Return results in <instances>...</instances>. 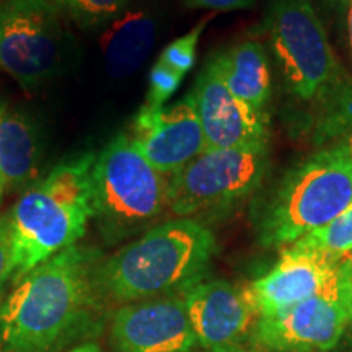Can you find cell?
Listing matches in <instances>:
<instances>
[{"label":"cell","instance_id":"1","mask_svg":"<svg viewBox=\"0 0 352 352\" xmlns=\"http://www.w3.org/2000/svg\"><path fill=\"white\" fill-rule=\"evenodd\" d=\"M98 253L72 245L39 264L0 303V352H47L87 318Z\"/></svg>","mask_w":352,"mask_h":352},{"label":"cell","instance_id":"2","mask_svg":"<svg viewBox=\"0 0 352 352\" xmlns=\"http://www.w3.org/2000/svg\"><path fill=\"white\" fill-rule=\"evenodd\" d=\"M215 252L214 233L199 220H166L100 264L98 289L121 303L182 296L204 279Z\"/></svg>","mask_w":352,"mask_h":352},{"label":"cell","instance_id":"3","mask_svg":"<svg viewBox=\"0 0 352 352\" xmlns=\"http://www.w3.org/2000/svg\"><path fill=\"white\" fill-rule=\"evenodd\" d=\"M96 155L88 152L54 166L28 188L8 212L13 283L39 264L77 245L94 217L91 171Z\"/></svg>","mask_w":352,"mask_h":352},{"label":"cell","instance_id":"4","mask_svg":"<svg viewBox=\"0 0 352 352\" xmlns=\"http://www.w3.org/2000/svg\"><path fill=\"white\" fill-rule=\"evenodd\" d=\"M264 32L285 91L297 103L323 114L352 87L310 0H271Z\"/></svg>","mask_w":352,"mask_h":352},{"label":"cell","instance_id":"5","mask_svg":"<svg viewBox=\"0 0 352 352\" xmlns=\"http://www.w3.org/2000/svg\"><path fill=\"white\" fill-rule=\"evenodd\" d=\"M352 206V164L341 145L308 155L283 176L259 215L266 246L292 245Z\"/></svg>","mask_w":352,"mask_h":352},{"label":"cell","instance_id":"6","mask_svg":"<svg viewBox=\"0 0 352 352\" xmlns=\"http://www.w3.org/2000/svg\"><path fill=\"white\" fill-rule=\"evenodd\" d=\"M168 189L170 176L153 168L129 135H116L91 171V206L101 235L114 243L151 226L168 209Z\"/></svg>","mask_w":352,"mask_h":352},{"label":"cell","instance_id":"7","mask_svg":"<svg viewBox=\"0 0 352 352\" xmlns=\"http://www.w3.org/2000/svg\"><path fill=\"white\" fill-rule=\"evenodd\" d=\"M267 168V142L202 152L170 176L168 210L179 219L222 212L252 196Z\"/></svg>","mask_w":352,"mask_h":352},{"label":"cell","instance_id":"8","mask_svg":"<svg viewBox=\"0 0 352 352\" xmlns=\"http://www.w3.org/2000/svg\"><path fill=\"white\" fill-rule=\"evenodd\" d=\"M59 12L50 0L0 2V67L21 87L50 78L63 60Z\"/></svg>","mask_w":352,"mask_h":352},{"label":"cell","instance_id":"9","mask_svg":"<svg viewBox=\"0 0 352 352\" xmlns=\"http://www.w3.org/2000/svg\"><path fill=\"white\" fill-rule=\"evenodd\" d=\"M351 284L352 271L307 300L259 316L253 341L270 352L331 351L351 324Z\"/></svg>","mask_w":352,"mask_h":352},{"label":"cell","instance_id":"10","mask_svg":"<svg viewBox=\"0 0 352 352\" xmlns=\"http://www.w3.org/2000/svg\"><path fill=\"white\" fill-rule=\"evenodd\" d=\"M197 342L209 352H248L259 314L248 287L202 279L182 294Z\"/></svg>","mask_w":352,"mask_h":352},{"label":"cell","instance_id":"11","mask_svg":"<svg viewBox=\"0 0 352 352\" xmlns=\"http://www.w3.org/2000/svg\"><path fill=\"white\" fill-rule=\"evenodd\" d=\"M352 271V254H328L285 246L271 271L248 287L259 316L285 310L323 292L341 276Z\"/></svg>","mask_w":352,"mask_h":352},{"label":"cell","instance_id":"12","mask_svg":"<svg viewBox=\"0 0 352 352\" xmlns=\"http://www.w3.org/2000/svg\"><path fill=\"white\" fill-rule=\"evenodd\" d=\"M132 142L162 175L173 176L206 152L195 100L188 94L170 107L139 109L131 122Z\"/></svg>","mask_w":352,"mask_h":352},{"label":"cell","instance_id":"13","mask_svg":"<svg viewBox=\"0 0 352 352\" xmlns=\"http://www.w3.org/2000/svg\"><path fill=\"white\" fill-rule=\"evenodd\" d=\"M116 352H192L199 346L183 296L124 303L111 320Z\"/></svg>","mask_w":352,"mask_h":352},{"label":"cell","instance_id":"14","mask_svg":"<svg viewBox=\"0 0 352 352\" xmlns=\"http://www.w3.org/2000/svg\"><path fill=\"white\" fill-rule=\"evenodd\" d=\"M189 94L199 116L206 151L245 147L270 140V114L236 98L209 63L201 70Z\"/></svg>","mask_w":352,"mask_h":352},{"label":"cell","instance_id":"15","mask_svg":"<svg viewBox=\"0 0 352 352\" xmlns=\"http://www.w3.org/2000/svg\"><path fill=\"white\" fill-rule=\"evenodd\" d=\"M43 145L38 127L23 113L0 104V183L8 189H28L39 182Z\"/></svg>","mask_w":352,"mask_h":352},{"label":"cell","instance_id":"16","mask_svg":"<svg viewBox=\"0 0 352 352\" xmlns=\"http://www.w3.org/2000/svg\"><path fill=\"white\" fill-rule=\"evenodd\" d=\"M209 64L236 98L267 113L272 77L270 57L261 43L243 39L215 54Z\"/></svg>","mask_w":352,"mask_h":352},{"label":"cell","instance_id":"17","mask_svg":"<svg viewBox=\"0 0 352 352\" xmlns=\"http://www.w3.org/2000/svg\"><path fill=\"white\" fill-rule=\"evenodd\" d=\"M157 39V20L151 12L126 10L101 38L104 69L111 78H126L140 69Z\"/></svg>","mask_w":352,"mask_h":352},{"label":"cell","instance_id":"18","mask_svg":"<svg viewBox=\"0 0 352 352\" xmlns=\"http://www.w3.org/2000/svg\"><path fill=\"white\" fill-rule=\"evenodd\" d=\"M300 250L318 252L328 256H347L352 254V206L344 212L328 222L327 226L307 233L292 245Z\"/></svg>","mask_w":352,"mask_h":352},{"label":"cell","instance_id":"19","mask_svg":"<svg viewBox=\"0 0 352 352\" xmlns=\"http://www.w3.org/2000/svg\"><path fill=\"white\" fill-rule=\"evenodd\" d=\"M51 6L82 28L113 23L126 12L129 0H50Z\"/></svg>","mask_w":352,"mask_h":352},{"label":"cell","instance_id":"20","mask_svg":"<svg viewBox=\"0 0 352 352\" xmlns=\"http://www.w3.org/2000/svg\"><path fill=\"white\" fill-rule=\"evenodd\" d=\"M208 21L209 19H204L201 23H197L195 28L189 30L186 34H183V36L171 41L168 46L162 51L158 59L166 65H170L171 69H175L176 72L182 74V76H186L189 70L192 69V65H195L197 43H199V38L202 32H204Z\"/></svg>","mask_w":352,"mask_h":352},{"label":"cell","instance_id":"21","mask_svg":"<svg viewBox=\"0 0 352 352\" xmlns=\"http://www.w3.org/2000/svg\"><path fill=\"white\" fill-rule=\"evenodd\" d=\"M183 77L184 76H182V74H178L175 69H171L170 65H166L158 59L151 69V74H148V91L147 100H145V107H165L166 101L178 90Z\"/></svg>","mask_w":352,"mask_h":352},{"label":"cell","instance_id":"22","mask_svg":"<svg viewBox=\"0 0 352 352\" xmlns=\"http://www.w3.org/2000/svg\"><path fill=\"white\" fill-rule=\"evenodd\" d=\"M12 233L8 214L0 215V303L6 298L7 284L12 280Z\"/></svg>","mask_w":352,"mask_h":352},{"label":"cell","instance_id":"23","mask_svg":"<svg viewBox=\"0 0 352 352\" xmlns=\"http://www.w3.org/2000/svg\"><path fill=\"white\" fill-rule=\"evenodd\" d=\"M191 8H208L214 12L243 10L253 6L254 0H184Z\"/></svg>","mask_w":352,"mask_h":352},{"label":"cell","instance_id":"24","mask_svg":"<svg viewBox=\"0 0 352 352\" xmlns=\"http://www.w3.org/2000/svg\"><path fill=\"white\" fill-rule=\"evenodd\" d=\"M347 0H310V3L316 8V12L320 13H338L344 12Z\"/></svg>","mask_w":352,"mask_h":352},{"label":"cell","instance_id":"25","mask_svg":"<svg viewBox=\"0 0 352 352\" xmlns=\"http://www.w3.org/2000/svg\"><path fill=\"white\" fill-rule=\"evenodd\" d=\"M334 144L341 145L342 151L346 152L347 158H349L351 164H352V124L344 131V134L341 135L340 140H338V142H334Z\"/></svg>","mask_w":352,"mask_h":352},{"label":"cell","instance_id":"26","mask_svg":"<svg viewBox=\"0 0 352 352\" xmlns=\"http://www.w3.org/2000/svg\"><path fill=\"white\" fill-rule=\"evenodd\" d=\"M344 16H346V32H347V39H349V46L352 52V0H347L344 7Z\"/></svg>","mask_w":352,"mask_h":352},{"label":"cell","instance_id":"27","mask_svg":"<svg viewBox=\"0 0 352 352\" xmlns=\"http://www.w3.org/2000/svg\"><path fill=\"white\" fill-rule=\"evenodd\" d=\"M65 352H101V349L96 344H91V342H87V344H82V346H77L74 347V349L70 351H65Z\"/></svg>","mask_w":352,"mask_h":352},{"label":"cell","instance_id":"28","mask_svg":"<svg viewBox=\"0 0 352 352\" xmlns=\"http://www.w3.org/2000/svg\"><path fill=\"white\" fill-rule=\"evenodd\" d=\"M349 316H351V324H352V284H351V294H349Z\"/></svg>","mask_w":352,"mask_h":352},{"label":"cell","instance_id":"29","mask_svg":"<svg viewBox=\"0 0 352 352\" xmlns=\"http://www.w3.org/2000/svg\"><path fill=\"white\" fill-rule=\"evenodd\" d=\"M3 195H6V189H3L2 183H0V202H2V197H3Z\"/></svg>","mask_w":352,"mask_h":352},{"label":"cell","instance_id":"30","mask_svg":"<svg viewBox=\"0 0 352 352\" xmlns=\"http://www.w3.org/2000/svg\"><path fill=\"white\" fill-rule=\"evenodd\" d=\"M250 352H253V351H250Z\"/></svg>","mask_w":352,"mask_h":352}]
</instances>
